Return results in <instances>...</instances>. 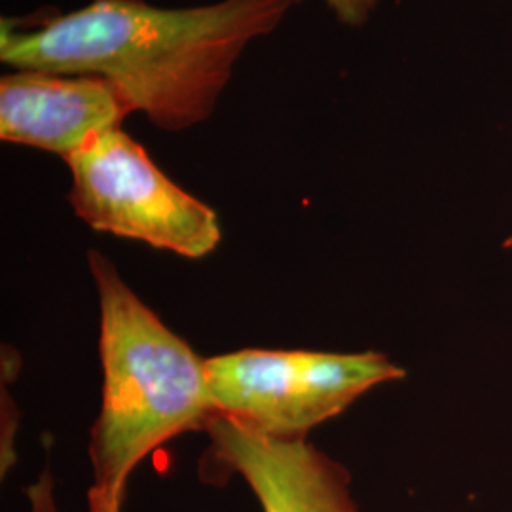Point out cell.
Wrapping results in <instances>:
<instances>
[{"mask_svg": "<svg viewBox=\"0 0 512 512\" xmlns=\"http://www.w3.org/2000/svg\"><path fill=\"white\" fill-rule=\"evenodd\" d=\"M203 478L238 475L262 512H361L351 495L348 469L306 439H277L217 414Z\"/></svg>", "mask_w": 512, "mask_h": 512, "instance_id": "obj_5", "label": "cell"}, {"mask_svg": "<svg viewBox=\"0 0 512 512\" xmlns=\"http://www.w3.org/2000/svg\"><path fill=\"white\" fill-rule=\"evenodd\" d=\"M296 2L156 8L145 0H92L29 31L2 19L0 61L18 71L101 76L133 112L181 131L213 114L239 55L270 35Z\"/></svg>", "mask_w": 512, "mask_h": 512, "instance_id": "obj_1", "label": "cell"}, {"mask_svg": "<svg viewBox=\"0 0 512 512\" xmlns=\"http://www.w3.org/2000/svg\"><path fill=\"white\" fill-rule=\"evenodd\" d=\"M25 495L29 501V512H59L54 475L48 469L25 490Z\"/></svg>", "mask_w": 512, "mask_h": 512, "instance_id": "obj_7", "label": "cell"}, {"mask_svg": "<svg viewBox=\"0 0 512 512\" xmlns=\"http://www.w3.org/2000/svg\"><path fill=\"white\" fill-rule=\"evenodd\" d=\"M133 112L101 76L18 71L0 80L2 141L69 158Z\"/></svg>", "mask_w": 512, "mask_h": 512, "instance_id": "obj_6", "label": "cell"}, {"mask_svg": "<svg viewBox=\"0 0 512 512\" xmlns=\"http://www.w3.org/2000/svg\"><path fill=\"white\" fill-rule=\"evenodd\" d=\"M384 353L241 349L205 359L217 414L277 439H306L368 389L403 380Z\"/></svg>", "mask_w": 512, "mask_h": 512, "instance_id": "obj_3", "label": "cell"}, {"mask_svg": "<svg viewBox=\"0 0 512 512\" xmlns=\"http://www.w3.org/2000/svg\"><path fill=\"white\" fill-rule=\"evenodd\" d=\"M325 2L336 14V18L351 27L363 25L378 4V0H325Z\"/></svg>", "mask_w": 512, "mask_h": 512, "instance_id": "obj_8", "label": "cell"}, {"mask_svg": "<svg viewBox=\"0 0 512 512\" xmlns=\"http://www.w3.org/2000/svg\"><path fill=\"white\" fill-rule=\"evenodd\" d=\"M505 247H511L512 249V236L511 238L507 239V241H505Z\"/></svg>", "mask_w": 512, "mask_h": 512, "instance_id": "obj_9", "label": "cell"}, {"mask_svg": "<svg viewBox=\"0 0 512 512\" xmlns=\"http://www.w3.org/2000/svg\"><path fill=\"white\" fill-rule=\"evenodd\" d=\"M65 162L73 175L69 202L93 230L186 258L217 249L222 238L217 213L165 177L120 126L95 135Z\"/></svg>", "mask_w": 512, "mask_h": 512, "instance_id": "obj_4", "label": "cell"}, {"mask_svg": "<svg viewBox=\"0 0 512 512\" xmlns=\"http://www.w3.org/2000/svg\"><path fill=\"white\" fill-rule=\"evenodd\" d=\"M97 285L103 401L90 439L88 512H122L135 467L158 446L217 416L205 361L129 289L109 258L90 253Z\"/></svg>", "mask_w": 512, "mask_h": 512, "instance_id": "obj_2", "label": "cell"}]
</instances>
